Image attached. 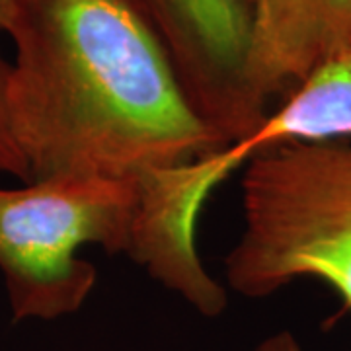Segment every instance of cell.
<instances>
[{
	"label": "cell",
	"instance_id": "2",
	"mask_svg": "<svg viewBox=\"0 0 351 351\" xmlns=\"http://www.w3.org/2000/svg\"><path fill=\"white\" fill-rule=\"evenodd\" d=\"M242 217L225 260L228 287L260 299L318 279L351 308V145L299 143L252 158Z\"/></svg>",
	"mask_w": 351,
	"mask_h": 351
},
{
	"label": "cell",
	"instance_id": "6",
	"mask_svg": "<svg viewBox=\"0 0 351 351\" xmlns=\"http://www.w3.org/2000/svg\"><path fill=\"white\" fill-rule=\"evenodd\" d=\"M351 45V0H250L246 78L256 101L283 98L320 61Z\"/></svg>",
	"mask_w": 351,
	"mask_h": 351
},
{
	"label": "cell",
	"instance_id": "8",
	"mask_svg": "<svg viewBox=\"0 0 351 351\" xmlns=\"http://www.w3.org/2000/svg\"><path fill=\"white\" fill-rule=\"evenodd\" d=\"M252 351H302V348L291 332H279L263 339L262 343L256 346Z\"/></svg>",
	"mask_w": 351,
	"mask_h": 351
},
{
	"label": "cell",
	"instance_id": "1",
	"mask_svg": "<svg viewBox=\"0 0 351 351\" xmlns=\"http://www.w3.org/2000/svg\"><path fill=\"white\" fill-rule=\"evenodd\" d=\"M8 36L10 121L32 182L145 186L226 145L133 0H22Z\"/></svg>",
	"mask_w": 351,
	"mask_h": 351
},
{
	"label": "cell",
	"instance_id": "3",
	"mask_svg": "<svg viewBox=\"0 0 351 351\" xmlns=\"http://www.w3.org/2000/svg\"><path fill=\"white\" fill-rule=\"evenodd\" d=\"M143 184L98 176L34 180L0 188V274L14 320L76 313L96 285L78 250L131 256Z\"/></svg>",
	"mask_w": 351,
	"mask_h": 351
},
{
	"label": "cell",
	"instance_id": "7",
	"mask_svg": "<svg viewBox=\"0 0 351 351\" xmlns=\"http://www.w3.org/2000/svg\"><path fill=\"white\" fill-rule=\"evenodd\" d=\"M10 75H12V63H8L0 53V174H10L24 184L32 182L29 168L12 131L10 121Z\"/></svg>",
	"mask_w": 351,
	"mask_h": 351
},
{
	"label": "cell",
	"instance_id": "9",
	"mask_svg": "<svg viewBox=\"0 0 351 351\" xmlns=\"http://www.w3.org/2000/svg\"><path fill=\"white\" fill-rule=\"evenodd\" d=\"M22 0H0V34H8Z\"/></svg>",
	"mask_w": 351,
	"mask_h": 351
},
{
	"label": "cell",
	"instance_id": "5",
	"mask_svg": "<svg viewBox=\"0 0 351 351\" xmlns=\"http://www.w3.org/2000/svg\"><path fill=\"white\" fill-rule=\"evenodd\" d=\"M346 138H351V45L316 64L246 135L174 170L172 189L189 211H201L219 184L263 152Z\"/></svg>",
	"mask_w": 351,
	"mask_h": 351
},
{
	"label": "cell",
	"instance_id": "4",
	"mask_svg": "<svg viewBox=\"0 0 351 351\" xmlns=\"http://www.w3.org/2000/svg\"><path fill=\"white\" fill-rule=\"evenodd\" d=\"M170 51L203 117L226 143L260 123L267 110L246 78L250 0H133Z\"/></svg>",
	"mask_w": 351,
	"mask_h": 351
}]
</instances>
